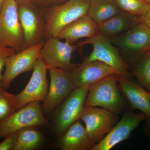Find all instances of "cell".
Here are the masks:
<instances>
[{
  "label": "cell",
  "instance_id": "1",
  "mask_svg": "<svg viewBox=\"0 0 150 150\" xmlns=\"http://www.w3.org/2000/svg\"><path fill=\"white\" fill-rule=\"evenodd\" d=\"M85 107H100L116 114L123 112L127 103L121 94L117 75H110L90 86Z\"/></svg>",
  "mask_w": 150,
  "mask_h": 150
},
{
  "label": "cell",
  "instance_id": "2",
  "mask_svg": "<svg viewBox=\"0 0 150 150\" xmlns=\"http://www.w3.org/2000/svg\"><path fill=\"white\" fill-rule=\"evenodd\" d=\"M77 44L79 48L86 44L93 46L92 51L83 62H102L113 69L117 75L131 79L132 75L130 71V66L122 59L119 49L113 46L108 38L99 33Z\"/></svg>",
  "mask_w": 150,
  "mask_h": 150
},
{
  "label": "cell",
  "instance_id": "3",
  "mask_svg": "<svg viewBox=\"0 0 150 150\" xmlns=\"http://www.w3.org/2000/svg\"><path fill=\"white\" fill-rule=\"evenodd\" d=\"M90 0H69L64 3L44 9L46 23V38L57 37L67 25L87 14Z\"/></svg>",
  "mask_w": 150,
  "mask_h": 150
},
{
  "label": "cell",
  "instance_id": "4",
  "mask_svg": "<svg viewBox=\"0 0 150 150\" xmlns=\"http://www.w3.org/2000/svg\"><path fill=\"white\" fill-rule=\"evenodd\" d=\"M18 12L24 34L23 50L43 44L46 38V23L43 9L30 2L19 6Z\"/></svg>",
  "mask_w": 150,
  "mask_h": 150
},
{
  "label": "cell",
  "instance_id": "5",
  "mask_svg": "<svg viewBox=\"0 0 150 150\" xmlns=\"http://www.w3.org/2000/svg\"><path fill=\"white\" fill-rule=\"evenodd\" d=\"M18 8L16 0H4L0 11V46L13 48L16 53L22 51L24 43Z\"/></svg>",
  "mask_w": 150,
  "mask_h": 150
},
{
  "label": "cell",
  "instance_id": "6",
  "mask_svg": "<svg viewBox=\"0 0 150 150\" xmlns=\"http://www.w3.org/2000/svg\"><path fill=\"white\" fill-rule=\"evenodd\" d=\"M41 107L40 102L30 103L1 121L0 139L27 127L49 126Z\"/></svg>",
  "mask_w": 150,
  "mask_h": 150
},
{
  "label": "cell",
  "instance_id": "7",
  "mask_svg": "<svg viewBox=\"0 0 150 150\" xmlns=\"http://www.w3.org/2000/svg\"><path fill=\"white\" fill-rule=\"evenodd\" d=\"M90 86L77 88L57 108L53 129L59 137L75 121L80 119Z\"/></svg>",
  "mask_w": 150,
  "mask_h": 150
},
{
  "label": "cell",
  "instance_id": "8",
  "mask_svg": "<svg viewBox=\"0 0 150 150\" xmlns=\"http://www.w3.org/2000/svg\"><path fill=\"white\" fill-rule=\"evenodd\" d=\"M109 38L118 49L131 56L135 64L142 54L150 50V28L143 23L140 22L128 31Z\"/></svg>",
  "mask_w": 150,
  "mask_h": 150
},
{
  "label": "cell",
  "instance_id": "9",
  "mask_svg": "<svg viewBox=\"0 0 150 150\" xmlns=\"http://www.w3.org/2000/svg\"><path fill=\"white\" fill-rule=\"evenodd\" d=\"M48 69L50 85L41 107L46 115L53 112L76 88L71 72L52 67H48Z\"/></svg>",
  "mask_w": 150,
  "mask_h": 150
},
{
  "label": "cell",
  "instance_id": "10",
  "mask_svg": "<svg viewBox=\"0 0 150 150\" xmlns=\"http://www.w3.org/2000/svg\"><path fill=\"white\" fill-rule=\"evenodd\" d=\"M79 48L77 44L63 42L57 37L46 38L40 51V56L48 67L71 72L78 64L71 62L72 55Z\"/></svg>",
  "mask_w": 150,
  "mask_h": 150
},
{
  "label": "cell",
  "instance_id": "11",
  "mask_svg": "<svg viewBox=\"0 0 150 150\" xmlns=\"http://www.w3.org/2000/svg\"><path fill=\"white\" fill-rule=\"evenodd\" d=\"M48 67L40 56L29 82L22 91L15 95L16 110L30 103L45 101L48 91Z\"/></svg>",
  "mask_w": 150,
  "mask_h": 150
},
{
  "label": "cell",
  "instance_id": "12",
  "mask_svg": "<svg viewBox=\"0 0 150 150\" xmlns=\"http://www.w3.org/2000/svg\"><path fill=\"white\" fill-rule=\"evenodd\" d=\"M147 118V116L143 112L137 113L131 108L127 109L120 121L91 150L111 149L119 143L127 139L140 123Z\"/></svg>",
  "mask_w": 150,
  "mask_h": 150
},
{
  "label": "cell",
  "instance_id": "13",
  "mask_svg": "<svg viewBox=\"0 0 150 150\" xmlns=\"http://www.w3.org/2000/svg\"><path fill=\"white\" fill-rule=\"evenodd\" d=\"M117 114L104 108L84 106L80 117L89 137L96 144L102 140L118 120Z\"/></svg>",
  "mask_w": 150,
  "mask_h": 150
},
{
  "label": "cell",
  "instance_id": "14",
  "mask_svg": "<svg viewBox=\"0 0 150 150\" xmlns=\"http://www.w3.org/2000/svg\"><path fill=\"white\" fill-rule=\"evenodd\" d=\"M43 44L32 46L9 56L6 61L2 86L6 89L19 75L33 70Z\"/></svg>",
  "mask_w": 150,
  "mask_h": 150
},
{
  "label": "cell",
  "instance_id": "15",
  "mask_svg": "<svg viewBox=\"0 0 150 150\" xmlns=\"http://www.w3.org/2000/svg\"><path fill=\"white\" fill-rule=\"evenodd\" d=\"M71 73L76 88L90 86L110 75H117L111 67L98 61L83 62Z\"/></svg>",
  "mask_w": 150,
  "mask_h": 150
},
{
  "label": "cell",
  "instance_id": "16",
  "mask_svg": "<svg viewBox=\"0 0 150 150\" xmlns=\"http://www.w3.org/2000/svg\"><path fill=\"white\" fill-rule=\"evenodd\" d=\"M118 86L132 109L140 110L150 118V92L137 82L117 75Z\"/></svg>",
  "mask_w": 150,
  "mask_h": 150
},
{
  "label": "cell",
  "instance_id": "17",
  "mask_svg": "<svg viewBox=\"0 0 150 150\" xmlns=\"http://www.w3.org/2000/svg\"><path fill=\"white\" fill-rule=\"evenodd\" d=\"M57 146L62 150H91L96 144L89 137L85 126L78 119L58 137Z\"/></svg>",
  "mask_w": 150,
  "mask_h": 150
},
{
  "label": "cell",
  "instance_id": "18",
  "mask_svg": "<svg viewBox=\"0 0 150 150\" xmlns=\"http://www.w3.org/2000/svg\"><path fill=\"white\" fill-rule=\"evenodd\" d=\"M98 25L91 18L86 14L67 25L57 37L61 40L74 44L81 38H91L99 33Z\"/></svg>",
  "mask_w": 150,
  "mask_h": 150
},
{
  "label": "cell",
  "instance_id": "19",
  "mask_svg": "<svg viewBox=\"0 0 150 150\" xmlns=\"http://www.w3.org/2000/svg\"><path fill=\"white\" fill-rule=\"evenodd\" d=\"M139 17L121 11L98 25L100 34L105 37H113L128 31L139 23Z\"/></svg>",
  "mask_w": 150,
  "mask_h": 150
},
{
  "label": "cell",
  "instance_id": "20",
  "mask_svg": "<svg viewBox=\"0 0 150 150\" xmlns=\"http://www.w3.org/2000/svg\"><path fill=\"white\" fill-rule=\"evenodd\" d=\"M121 11L115 0H90L87 14L98 25Z\"/></svg>",
  "mask_w": 150,
  "mask_h": 150
},
{
  "label": "cell",
  "instance_id": "21",
  "mask_svg": "<svg viewBox=\"0 0 150 150\" xmlns=\"http://www.w3.org/2000/svg\"><path fill=\"white\" fill-rule=\"evenodd\" d=\"M35 127H27L19 131L14 150H33L40 147L43 136Z\"/></svg>",
  "mask_w": 150,
  "mask_h": 150
},
{
  "label": "cell",
  "instance_id": "22",
  "mask_svg": "<svg viewBox=\"0 0 150 150\" xmlns=\"http://www.w3.org/2000/svg\"><path fill=\"white\" fill-rule=\"evenodd\" d=\"M137 82L150 92V50L142 54L136 62L131 72Z\"/></svg>",
  "mask_w": 150,
  "mask_h": 150
},
{
  "label": "cell",
  "instance_id": "23",
  "mask_svg": "<svg viewBox=\"0 0 150 150\" xmlns=\"http://www.w3.org/2000/svg\"><path fill=\"white\" fill-rule=\"evenodd\" d=\"M122 11L139 17L144 16L149 7V3L144 0H115Z\"/></svg>",
  "mask_w": 150,
  "mask_h": 150
},
{
  "label": "cell",
  "instance_id": "24",
  "mask_svg": "<svg viewBox=\"0 0 150 150\" xmlns=\"http://www.w3.org/2000/svg\"><path fill=\"white\" fill-rule=\"evenodd\" d=\"M16 110L15 95L0 88V122L6 119Z\"/></svg>",
  "mask_w": 150,
  "mask_h": 150
},
{
  "label": "cell",
  "instance_id": "25",
  "mask_svg": "<svg viewBox=\"0 0 150 150\" xmlns=\"http://www.w3.org/2000/svg\"><path fill=\"white\" fill-rule=\"evenodd\" d=\"M16 53L13 48L0 46V81L2 82L3 80V75L2 71L5 65L7 59Z\"/></svg>",
  "mask_w": 150,
  "mask_h": 150
},
{
  "label": "cell",
  "instance_id": "26",
  "mask_svg": "<svg viewBox=\"0 0 150 150\" xmlns=\"http://www.w3.org/2000/svg\"><path fill=\"white\" fill-rule=\"evenodd\" d=\"M19 131L12 133L5 137L0 143V150H14Z\"/></svg>",
  "mask_w": 150,
  "mask_h": 150
},
{
  "label": "cell",
  "instance_id": "27",
  "mask_svg": "<svg viewBox=\"0 0 150 150\" xmlns=\"http://www.w3.org/2000/svg\"><path fill=\"white\" fill-rule=\"evenodd\" d=\"M64 0H30V2L40 8L46 9L59 5L64 3Z\"/></svg>",
  "mask_w": 150,
  "mask_h": 150
},
{
  "label": "cell",
  "instance_id": "28",
  "mask_svg": "<svg viewBox=\"0 0 150 150\" xmlns=\"http://www.w3.org/2000/svg\"><path fill=\"white\" fill-rule=\"evenodd\" d=\"M139 21L140 22L144 23L150 28V4L147 11L144 16L140 18Z\"/></svg>",
  "mask_w": 150,
  "mask_h": 150
},
{
  "label": "cell",
  "instance_id": "29",
  "mask_svg": "<svg viewBox=\"0 0 150 150\" xmlns=\"http://www.w3.org/2000/svg\"><path fill=\"white\" fill-rule=\"evenodd\" d=\"M145 127V131L149 137H150V118H148L147 120Z\"/></svg>",
  "mask_w": 150,
  "mask_h": 150
},
{
  "label": "cell",
  "instance_id": "30",
  "mask_svg": "<svg viewBox=\"0 0 150 150\" xmlns=\"http://www.w3.org/2000/svg\"><path fill=\"white\" fill-rule=\"evenodd\" d=\"M16 1L17 4L18 6L31 2L30 0H16Z\"/></svg>",
  "mask_w": 150,
  "mask_h": 150
},
{
  "label": "cell",
  "instance_id": "31",
  "mask_svg": "<svg viewBox=\"0 0 150 150\" xmlns=\"http://www.w3.org/2000/svg\"><path fill=\"white\" fill-rule=\"evenodd\" d=\"M4 1V0H0V11H1V8L2 6Z\"/></svg>",
  "mask_w": 150,
  "mask_h": 150
},
{
  "label": "cell",
  "instance_id": "32",
  "mask_svg": "<svg viewBox=\"0 0 150 150\" xmlns=\"http://www.w3.org/2000/svg\"><path fill=\"white\" fill-rule=\"evenodd\" d=\"M2 82L0 81V88H2Z\"/></svg>",
  "mask_w": 150,
  "mask_h": 150
},
{
  "label": "cell",
  "instance_id": "33",
  "mask_svg": "<svg viewBox=\"0 0 150 150\" xmlns=\"http://www.w3.org/2000/svg\"><path fill=\"white\" fill-rule=\"evenodd\" d=\"M144 1H146L147 2L149 3L150 4V0H144Z\"/></svg>",
  "mask_w": 150,
  "mask_h": 150
}]
</instances>
